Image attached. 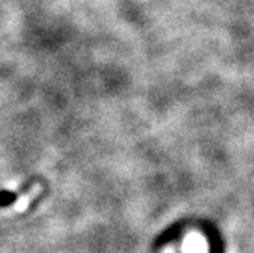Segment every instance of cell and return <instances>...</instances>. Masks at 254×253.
I'll use <instances>...</instances> for the list:
<instances>
[{"instance_id":"6da1fadb","label":"cell","mask_w":254,"mask_h":253,"mask_svg":"<svg viewBox=\"0 0 254 253\" xmlns=\"http://www.w3.org/2000/svg\"><path fill=\"white\" fill-rule=\"evenodd\" d=\"M35 181H38V178L28 180L26 183H23V185L17 191H0V208H8V206H12L20 195L28 194L32 189L31 186L34 185Z\"/></svg>"}]
</instances>
